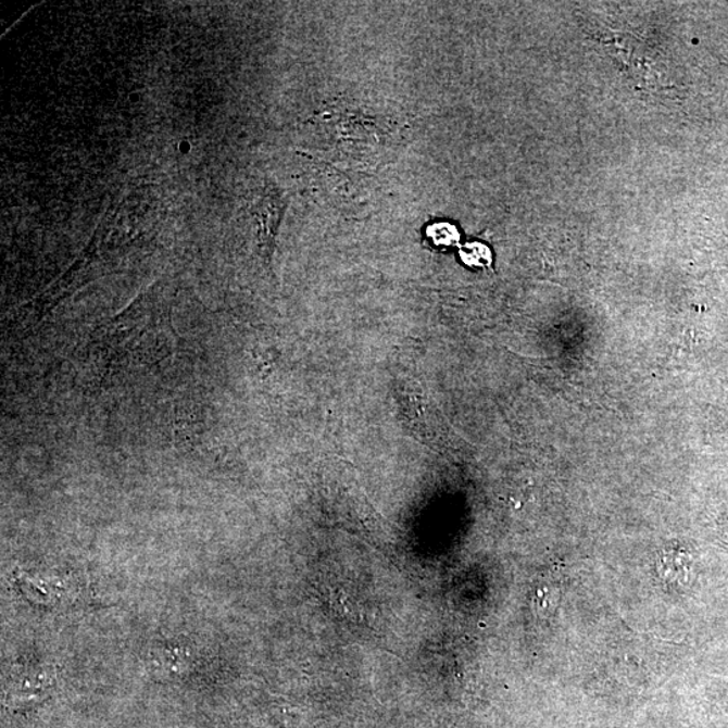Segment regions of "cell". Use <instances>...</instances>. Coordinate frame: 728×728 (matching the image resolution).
Listing matches in <instances>:
<instances>
[{
	"mask_svg": "<svg viewBox=\"0 0 728 728\" xmlns=\"http://www.w3.org/2000/svg\"><path fill=\"white\" fill-rule=\"evenodd\" d=\"M463 260L472 266H487L491 262V255L486 246L475 243L464 249Z\"/></svg>",
	"mask_w": 728,
	"mask_h": 728,
	"instance_id": "cell-1",
	"label": "cell"
}]
</instances>
